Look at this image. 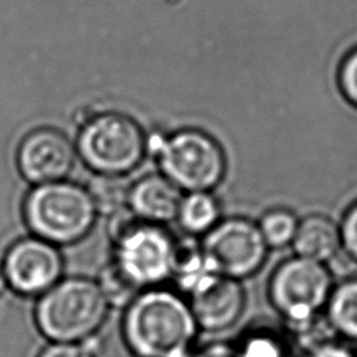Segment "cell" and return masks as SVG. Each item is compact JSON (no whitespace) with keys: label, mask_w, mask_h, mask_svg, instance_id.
<instances>
[{"label":"cell","mask_w":357,"mask_h":357,"mask_svg":"<svg viewBox=\"0 0 357 357\" xmlns=\"http://www.w3.org/2000/svg\"><path fill=\"white\" fill-rule=\"evenodd\" d=\"M198 331L187 297L163 286L141 290L120 324L123 342L135 357H188Z\"/></svg>","instance_id":"obj_1"},{"label":"cell","mask_w":357,"mask_h":357,"mask_svg":"<svg viewBox=\"0 0 357 357\" xmlns=\"http://www.w3.org/2000/svg\"><path fill=\"white\" fill-rule=\"evenodd\" d=\"M109 308L95 279L68 276L38 297L33 321L49 342H85L96 336Z\"/></svg>","instance_id":"obj_2"},{"label":"cell","mask_w":357,"mask_h":357,"mask_svg":"<svg viewBox=\"0 0 357 357\" xmlns=\"http://www.w3.org/2000/svg\"><path fill=\"white\" fill-rule=\"evenodd\" d=\"M21 212L32 236L57 247L82 241L98 219L86 187L67 178L32 185L24 197Z\"/></svg>","instance_id":"obj_3"},{"label":"cell","mask_w":357,"mask_h":357,"mask_svg":"<svg viewBox=\"0 0 357 357\" xmlns=\"http://www.w3.org/2000/svg\"><path fill=\"white\" fill-rule=\"evenodd\" d=\"M112 262L139 289L162 286L172 278L174 236L165 226L141 222L130 209L107 218Z\"/></svg>","instance_id":"obj_4"},{"label":"cell","mask_w":357,"mask_h":357,"mask_svg":"<svg viewBox=\"0 0 357 357\" xmlns=\"http://www.w3.org/2000/svg\"><path fill=\"white\" fill-rule=\"evenodd\" d=\"M146 152L156 159L160 174L183 192L213 191L225 178L222 146L198 130H181L170 137L146 139Z\"/></svg>","instance_id":"obj_5"},{"label":"cell","mask_w":357,"mask_h":357,"mask_svg":"<svg viewBox=\"0 0 357 357\" xmlns=\"http://www.w3.org/2000/svg\"><path fill=\"white\" fill-rule=\"evenodd\" d=\"M77 153L95 174L124 177L142 162L146 138L131 119L106 113L84 124L77 139Z\"/></svg>","instance_id":"obj_6"},{"label":"cell","mask_w":357,"mask_h":357,"mask_svg":"<svg viewBox=\"0 0 357 357\" xmlns=\"http://www.w3.org/2000/svg\"><path fill=\"white\" fill-rule=\"evenodd\" d=\"M332 289L325 264L296 255L275 268L268 282V297L290 326L305 329L326 308Z\"/></svg>","instance_id":"obj_7"},{"label":"cell","mask_w":357,"mask_h":357,"mask_svg":"<svg viewBox=\"0 0 357 357\" xmlns=\"http://www.w3.org/2000/svg\"><path fill=\"white\" fill-rule=\"evenodd\" d=\"M201 245L211 272L240 282L262 268L269 250L258 225L244 216L222 219Z\"/></svg>","instance_id":"obj_8"},{"label":"cell","mask_w":357,"mask_h":357,"mask_svg":"<svg viewBox=\"0 0 357 357\" xmlns=\"http://www.w3.org/2000/svg\"><path fill=\"white\" fill-rule=\"evenodd\" d=\"M7 287L24 297H39L63 279L60 247L36 236L15 240L1 261Z\"/></svg>","instance_id":"obj_9"},{"label":"cell","mask_w":357,"mask_h":357,"mask_svg":"<svg viewBox=\"0 0 357 357\" xmlns=\"http://www.w3.org/2000/svg\"><path fill=\"white\" fill-rule=\"evenodd\" d=\"M77 151L70 139L53 128H39L21 141L17 167L32 185L66 180L75 163Z\"/></svg>","instance_id":"obj_10"},{"label":"cell","mask_w":357,"mask_h":357,"mask_svg":"<svg viewBox=\"0 0 357 357\" xmlns=\"http://www.w3.org/2000/svg\"><path fill=\"white\" fill-rule=\"evenodd\" d=\"M187 300L198 328L218 333L238 321L245 305V291L240 280L209 272L190 289Z\"/></svg>","instance_id":"obj_11"},{"label":"cell","mask_w":357,"mask_h":357,"mask_svg":"<svg viewBox=\"0 0 357 357\" xmlns=\"http://www.w3.org/2000/svg\"><path fill=\"white\" fill-rule=\"evenodd\" d=\"M183 194L165 176L146 174L130 184L127 208L141 222L166 227L176 222Z\"/></svg>","instance_id":"obj_12"},{"label":"cell","mask_w":357,"mask_h":357,"mask_svg":"<svg viewBox=\"0 0 357 357\" xmlns=\"http://www.w3.org/2000/svg\"><path fill=\"white\" fill-rule=\"evenodd\" d=\"M291 245L297 257L325 264L342 248L339 226L324 215H308L298 222Z\"/></svg>","instance_id":"obj_13"},{"label":"cell","mask_w":357,"mask_h":357,"mask_svg":"<svg viewBox=\"0 0 357 357\" xmlns=\"http://www.w3.org/2000/svg\"><path fill=\"white\" fill-rule=\"evenodd\" d=\"M222 220V205L213 191L184 192L176 222L184 234L204 237Z\"/></svg>","instance_id":"obj_14"},{"label":"cell","mask_w":357,"mask_h":357,"mask_svg":"<svg viewBox=\"0 0 357 357\" xmlns=\"http://www.w3.org/2000/svg\"><path fill=\"white\" fill-rule=\"evenodd\" d=\"M209 272L201 238L188 234L174 237L170 279L176 282L178 289L187 294L190 289Z\"/></svg>","instance_id":"obj_15"},{"label":"cell","mask_w":357,"mask_h":357,"mask_svg":"<svg viewBox=\"0 0 357 357\" xmlns=\"http://www.w3.org/2000/svg\"><path fill=\"white\" fill-rule=\"evenodd\" d=\"M326 315L339 335L357 340V279L344 280L332 289Z\"/></svg>","instance_id":"obj_16"},{"label":"cell","mask_w":357,"mask_h":357,"mask_svg":"<svg viewBox=\"0 0 357 357\" xmlns=\"http://www.w3.org/2000/svg\"><path fill=\"white\" fill-rule=\"evenodd\" d=\"M240 357H290L289 340L272 325H250L234 342Z\"/></svg>","instance_id":"obj_17"},{"label":"cell","mask_w":357,"mask_h":357,"mask_svg":"<svg viewBox=\"0 0 357 357\" xmlns=\"http://www.w3.org/2000/svg\"><path fill=\"white\" fill-rule=\"evenodd\" d=\"M86 190L93 201L98 216L110 218L127 209L130 184L124 177L95 174Z\"/></svg>","instance_id":"obj_18"},{"label":"cell","mask_w":357,"mask_h":357,"mask_svg":"<svg viewBox=\"0 0 357 357\" xmlns=\"http://www.w3.org/2000/svg\"><path fill=\"white\" fill-rule=\"evenodd\" d=\"M298 222L300 220L290 209L271 208L262 213L257 225L268 248L280 250L286 245H291Z\"/></svg>","instance_id":"obj_19"},{"label":"cell","mask_w":357,"mask_h":357,"mask_svg":"<svg viewBox=\"0 0 357 357\" xmlns=\"http://www.w3.org/2000/svg\"><path fill=\"white\" fill-rule=\"evenodd\" d=\"M95 280L109 307L126 308L141 291L112 261L99 271Z\"/></svg>","instance_id":"obj_20"},{"label":"cell","mask_w":357,"mask_h":357,"mask_svg":"<svg viewBox=\"0 0 357 357\" xmlns=\"http://www.w3.org/2000/svg\"><path fill=\"white\" fill-rule=\"evenodd\" d=\"M99 344L96 336L85 342L53 343L49 342L36 357H98Z\"/></svg>","instance_id":"obj_21"},{"label":"cell","mask_w":357,"mask_h":357,"mask_svg":"<svg viewBox=\"0 0 357 357\" xmlns=\"http://www.w3.org/2000/svg\"><path fill=\"white\" fill-rule=\"evenodd\" d=\"M337 82L344 100L357 109V47L340 63Z\"/></svg>","instance_id":"obj_22"},{"label":"cell","mask_w":357,"mask_h":357,"mask_svg":"<svg viewBox=\"0 0 357 357\" xmlns=\"http://www.w3.org/2000/svg\"><path fill=\"white\" fill-rule=\"evenodd\" d=\"M340 230L342 248L354 259H357V202L343 216Z\"/></svg>","instance_id":"obj_23"},{"label":"cell","mask_w":357,"mask_h":357,"mask_svg":"<svg viewBox=\"0 0 357 357\" xmlns=\"http://www.w3.org/2000/svg\"><path fill=\"white\" fill-rule=\"evenodd\" d=\"M188 357H240L234 342H211L191 351Z\"/></svg>","instance_id":"obj_24"},{"label":"cell","mask_w":357,"mask_h":357,"mask_svg":"<svg viewBox=\"0 0 357 357\" xmlns=\"http://www.w3.org/2000/svg\"><path fill=\"white\" fill-rule=\"evenodd\" d=\"M305 357H356V354L337 343H321L311 349Z\"/></svg>","instance_id":"obj_25"},{"label":"cell","mask_w":357,"mask_h":357,"mask_svg":"<svg viewBox=\"0 0 357 357\" xmlns=\"http://www.w3.org/2000/svg\"><path fill=\"white\" fill-rule=\"evenodd\" d=\"M7 287V282H6V276H4V271H3V265L0 262V294L6 290Z\"/></svg>","instance_id":"obj_26"}]
</instances>
